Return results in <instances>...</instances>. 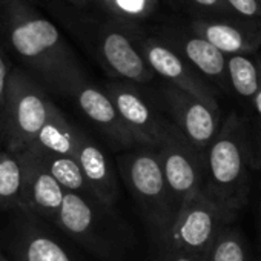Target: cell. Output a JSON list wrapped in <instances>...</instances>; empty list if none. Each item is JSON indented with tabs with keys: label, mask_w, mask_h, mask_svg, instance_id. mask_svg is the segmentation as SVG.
I'll list each match as a JSON object with an SVG mask.
<instances>
[{
	"label": "cell",
	"mask_w": 261,
	"mask_h": 261,
	"mask_svg": "<svg viewBox=\"0 0 261 261\" xmlns=\"http://www.w3.org/2000/svg\"><path fill=\"white\" fill-rule=\"evenodd\" d=\"M230 88L243 98L253 100L261 82V59L250 56H227Z\"/></svg>",
	"instance_id": "ffe728a7"
},
{
	"label": "cell",
	"mask_w": 261,
	"mask_h": 261,
	"mask_svg": "<svg viewBox=\"0 0 261 261\" xmlns=\"http://www.w3.org/2000/svg\"><path fill=\"white\" fill-rule=\"evenodd\" d=\"M11 71H13V66L7 56V49L4 48L2 43H0V139H2V114H4V106H5L7 89H8Z\"/></svg>",
	"instance_id": "484cf974"
},
{
	"label": "cell",
	"mask_w": 261,
	"mask_h": 261,
	"mask_svg": "<svg viewBox=\"0 0 261 261\" xmlns=\"http://www.w3.org/2000/svg\"><path fill=\"white\" fill-rule=\"evenodd\" d=\"M0 142H2V139H0Z\"/></svg>",
	"instance_id": "4dcf8cb0"
},
{
	"label": "cell",
	"mask_w": 261,
	"mask_h": 261,
	"mask_svg": "<svg viewBox=\"0 0 261 261\" xmlns=\"http://www.w3.org/2000/svg\"><path fill=\"white\" fill-rule=\"evenodd\" d=\"M137 46L151 69L169 85L197 97L220 112L217 94L207 80L159 36H142Z\"/></svg>",
	"instance_id": "9c48e42d"
},
{
	"label": "cell",
	"mask_w": 261,
	"mask_h": 261,
	"mask_svg": "<svg viewBox=\"0 0 261 261\" xmlns=\"http://www.w3.org/2000/svg\"><path fill=\"white\" fill-rule=\"evenodd\" d=\"M157 154L169 191L180 211L186 201L204 191V152H200L172 123L168 137L157 148Z\"/></svg>",
	"instance_id": "52a82bcc"
},
{
	"label": "cell",
	"mask_w": 261,
	"mask_h": 261,
	"mask_svg": "<svg viewBox=\"0 0 261 261\" xmlns=\"http://www.w3.org/2000/svg\"><path fill=\"white\" fill-rule=\"evenodd\" d=\"M105 91L114 101L121 120L139 146L157 149L165 142L172 121L160 115L134 83L124 80L108 82Z\"/></svg>",
	"instance_id": "ba28073f"
},
{
	"label": "cell",
	"mask_w": 261,
	"mask_h": 261,
	"mask_svg": "<svg viewBox=\"0 0 261 261\" xmlns=\"http://www.w3.org/2000/svg\"><path fill=\"white\" fill-rule=\"evenodd\" d=\"M66 191L49 174L43 162L28 151V171L22 214L57 221Z\"/></svg>",
	"instance_id": "5bb4252c"
},
{
	"label": "cell",
	"mask_w": 261,
	"mask_h": 261,
	"mask_svg": "<svg viewBox=\"0 0 261 261\" xmlns=\"http://www.w3.org/2000/svg\"><path fill=\"white\" fill-rule=\"evenodd\" d=\"M0 261H10V259H8V258H7V256L2 253V252H0Z\"/></svg>",
	"instance_id": "f546056e"
},
{
	"label": "cell",
	"mask_w": 261,
	"mask_h": 261,
	"mask_svg": "<svg viewBox=\"0 0 261 261\" xmlns=\"http://www.w3.org/2000/svg\"><path fill=\"white\" fill-rule=\"evenodd\" d=\"M79 136L80 129L68 121L63 112L57 106H54L48 121L45 123L28 151L34 155L75 157Z\"/></svg>",
	"instance_id": "ac0fdd59"
},
{
	"label": "cell",
	"mask_w": 261,
	"mask_h": 261,
	"mask_svg": "<svg viewBox=\"0 0 261 261\" xmlns=\"http://www.w3.org/2000/svg\"><path fill=\"white\" fill-rule=\"evenodd\" d=\"M95 204L100 203L75 192H66L56 224L80 244L100 252L101 238Z\"/></svg>",
	"instance_id": "2e32d148"
},
{
	"label": "cell",
	"mask_w": 261,
	"mask_h": 261,
	"mask_svg": "<svg viewBox=\"0 0 261 261\" xmlns=\"http://www.w3.org/2000/svg\"><path fill=\"white\" fill-rule=\"evenodd\" d=\"M162 94L177 129L200 152H206L220 130V112L169 83Z\"/></svg>",
	"instance_id": "30bf717a"
},
{
	"label": "cell",
	"mask_w": 261,
	"mask_h": 261,
	"mask_svg": "<svg viewBox=\"0 0 261 261\" xmlns=\"http://www.w3.org/2000/svg\"><path fill=\"white\" fill-rule=\"evenodd\" d=\"M22 214V212H20ZM17 221L11 232L10 249L16 261H71L66 250L40 227L33 224V217Z\"/></svg>",
	"instance_id": "e0dca14e"
},
{
	"label": "cell",
	"mask_w": 261,
	"mask_h": 261,
	"mask_svg": "<svg viewBox=\"0 0 261 261\" xmlns=\"http://www.w3.org/2000/svg\"><path fill=\"white\" fill-rule=\"evenodd\" d=\"M259 59H261V54H259ZM252 105H253V109H255L256 115L261 118V82H259L258 92L255 94V97H253V100H252Z\"/></svg>",
	"instance_id": "83f0119b"
},
{
	"label": "cell",
	"mask_w": 261,
	"mask_h": 261,
	"mask_svg": "<svg viewBox=\"0 0 261 261\" xmlns=\"http://www.w3.org/2000/svg\"><path fill=\"white\" fill-rule=\"evenodd\" d=\"M189 27L226 56H252L261 49V22L238 17H194Z\"/></svg>",
	"instance_id": "4fadbf2b"
},
{
	"label": "cell",
	"mask_w": 261,
	"mask_h": 261,
	"mask_svg": "<svg viewBox=\"0 0 261 261\" xmlns=\"http://www.w3.org/2000/svg\"><path fill=\"white\" fill-rule=\"evenodd\" d=\"M207 261H249L244 240L238 230L227 226L207 250Z\"/></svg>",
	"instance_id": "7402d4cb"
},
{
	"label": "cell",
	"mask_w": 261,
	"mask_h": 261,
	"mask_svg": "<svg viewBox=\"0 0 261 261\" xmlns=\"http://www.w3.org/2000/svg\"><path fill=\"white\" fill-rule=\"evenodd\" d=\"M160 33L162 34L159 37L172 46L204 79L212 80L223 89L230 86L227 74V56L204 37L197 34L191 27L185 28L169 25Z\"/></svg>",
	"instance_id": "8fae6325"
},
{
	"label": "cell",
	"mask_w": 261,
	"mask_h": 261,
	"mask_svg": "<svg viewBox=\"0 0 261 261\" xmlns=\"http://www.w3.org/2000/svg\"><path fill=\"white\" fill-rule=\"evenodd\" d=\"M117 166L154 237L160 241L174 223L178 209L166 183L157 149L134 148L118 157Z\"/></svg>",
	"instance_id": "277c9868"
},
{
	"label": "cell",
	"mask_w": 261,
	"mask_h": 261,
	"mask_svg": "<svg viewBox=\"0 0 261 261\" xmlns=\"http://www.w3.org/2000/svg\"><path fill=\"white\" fill-rule=\"evenodd\" d=\"M74 159L80 165L82 172L97 201L103 206H112L118 195L117 175L103 149L82 129Z\"/></svg>",
	"instance_id": "9a60e30c"
},
{
	"label": "cell",
	"mask_w": 261,
	"mask_h": 261,
	"mask_svg": "<svg viewBox=\"0 0 261 261\" xmlns=\"http://www.w3.org/2000/svg\"><path fill=\"white\" fill-rule=\"evenodd\" d=\"M233 217L206 191H201L181 206L169 230L159 243L165 255L206 253L223 229L230 226Z\"/></svg>",
	"instance_id": "8992f818"
},
{
	"label": "cell",
	"mask_w": 261,
	"mask_h": 261,
	"mask_svg": "<svg viewBox=\"0 0 261 261\" xmlns=\"http://www.w3.org/2000/svg\"><path fill=\"white\" fill-rule=\"evenodd\" d=\"M69 97L74 98L82 114L115 148L133 149L134 146H137L133 134L129 133L114 101L105 89H100L83 79L74 86Z\"/></svg>",
	"instance_id": "7c38bea8"
},
{
	"label": "cell",
	"mask_w": 261,
	"mask_h": 261,
	"mask_svg": "<svg viewBox=\"0 0 261 261\" xmlns=\"http://www.w3.org/2000/svg\"><path fill=\"white\" fill-rule=\"evenodd\" d=\"M204 191L226 211L237 214L247 195V152L243 123L230 112L204 152Z\"/></svg>",
	"instance_id": "3957f363"
},
{
	"label": "cell",
	"mask_w": 261,
	"mask_h": 261,
	"mask_svg": "<svg viewBox=\"0 0 261 261\" xmlns=\"http://www.w3.org/2000/svg\"><path fill=\"white\" fill-rule=\"evenodd\" d=\"M28 171V151L0 152V209L22 211Z\"/></svg>",
	"instance_id": "d6986e66"
},
{
	"label": "cell",
	"mask_w": 261,
	"mask_h": 261,
	"mask_svg": "<svg viewBox=\"0 0 261 261\" xmlns=\"http://www.w3.org/2000/svg\"><path fill=\"white\" fill-rule=\"evenodd\" d=\"M181 2L198 13L197 17H235L226 0H181Z\"/></svg>",
	"instance_id": "cb8c5ba5"
},
{
	"label": "cell",
	"mask_w": 261,
	"mask_h": 261,
	"mask_svg": "<svg viewBox=\"0 0 261 261\" xmlns=\"http://www.w3.org/2000/svg\"><path fill=\"white\" fill-rule=\"evenodd\" d=\"M232 14L241 20L261 22V0H226Z\"/></svg>",
	"instance_id": "d4e9b609"
},
{
	"label": "cell",
	"mask_w": 261,
	"mask_h": 261,
	"mask_svg": "<svg viewBox=\"0 0 261 261\" xmlns=\"http://www.w3.org/2000/svg\"><path fill=\"white\" fill-rule=\"evenodd\" d=\"M0 11L4 48L10 49L48 88L71 95L74 86L86 77L59 28L30 0H0Z\"/></svg>",
	"instance_id": "6da1fadb"
},
{
	"label": "cell",
	"mask_w": 261,
	"mask_h": 261,
	"mask_svg": "<svg viewBox=\"0 0 261 261\" xmlns=\"http://www.w3.org/2000/svg\"><path fill=\"white\" fill-rule=\"evenodd\" d=\"M37 157L43 162L45 168L66 192H75L97 201L82 172L80 165L74 157H63V155H37Z\"/></svg>",
	"instance_id": "44dd1931"
},
{
	"label": "cell",
	"mask_w": 261,
	"mask_h": 261,
	"mask_svg": "<svg viewBox=\"0 0 261 261\" xmlns=\"http://www.w3.org/2000/svg\"><path fill=\"white\" fill-rule=\"evenodd\" d=\"M165 261H207V252L206 253H168L165 256Z\"/></svg>",
	"instance_id": "4316f807"
},
{
	"label": "cell",
	"mask_w": 261,
	"mask_h": 261,
	"mask_svg": "<svg viewBox=\"0 0 261 261\" xmlns=\"http://www.w3.org/2000/svg\"><path fill=\"white\" fill-rule=\"evenodd\" d=\"M2 36H4V20H2V11H0V43H2Z\"/></svg>",
	"instance_id": "f1b7e54d"
},
{
	"label": "cell",
	"mask_w": 261,
	"mask_h": 261,
	"mask_svg": "<svg viewBox=\"0 0 261 261\" xmlns=\"http://www.w3.org/2000/svg\"><path fill=\"white\" fill-rule=\"evenodd\" d=\"M54 106L39 79L27 69L13 68L2 114V142L7 149L28 151Z\"/></svg>",
	"instance_id": "5b68a950"
},
{
	"label": "cell",
	"mask_w": 261,
	"mask_h": 261,
	"mask_svg": "<svg viewBox=\"0 0 261 261\" xmlns=\"http://www.w3.org/2000/svg\"><path fill=\"white\" fill-rule=\"evenodd\" d=\"M53 13L92 53L111 77L129 83L154 80L155 72L137 46L143 36L139 23L71 5H54Z\"/></svg>",
	"instance_id": "7a4b0ae2"
},
{
	"label": "cell",
	"mask_w": 261,
	"mask_h": 261,
	"mask_svg": "<svg viewBox=\"0 0 261 261\" xmlns=\"http://www.w3.org/2000/svg\"><path fill=\"white\" fill-rule=\"evenodd\" d=\"M157 8V0H111L108 16L140 23Z\"/></svg>",
	"instance_id": "603a6c76"
}]
</instances>
